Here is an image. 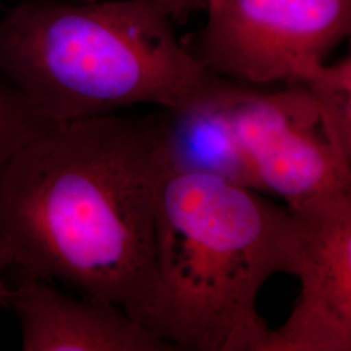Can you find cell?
Wrapping results in <instances>:
<instances>
[{"label": "cell", "mask_w": 351, "mask_h": 351, "mask_svg": "<svg viewBox=\"0 0 351 351\" xmlns=\"http://www.w3.org/2000/svg\"><path fill=\"white\" fill-rule=\"evenodd\" d=\"M228 111L258 191L288 207L351 193L350 163L326 141L303 85L265 93L233 82Z\"/></svg>", "instance_id": "obj_5"}, {"label": "cell", "mask_w": 351, "mask_h": 351, "mask_svg": "<svg viewBox=\"0 0 351 351\" xmlns=\"http://www.w3.org/2000/svg\"><path fill=\"white\" fill-rule=\"evenodd\" d=\"M11 267H13L11 251L0 236V307H4L10 291V287L7 285V272Z\"/></svg>", "instance_id": "obj_12"}, {"label": "cell", "mask_w": 351, "mask_h": 351, "mask_svg": "<svg viewBox=\"0 0 351 351\" xmlns=\"http://www.w3.org/2000/svg\"><path fill=\"white\" fill-rule=\"evenodd\" d=\"M0 77L53 123L178 110L221 80L180 42L160 0H24L0 16Z\"/></svg>", "instance_id": "obj_2"}, {"label": "cell", "mask_w": 351, "mask_h": 351, "mask_svg": "<svg viewBox=\"0 0 351 351\" xmlns=\"http://www.w3.org/2000/svg\"><path fill=\"white\" fill-rule=\"evenodd\" d=\"M172 14L175 21H185L189 14L204 10L206 0H160Z\"/></svg>", "instance_id": "obj_11"}, {"label": "cell", "mask_w": 351, "mask_h": 351, "mask_svg": "<svg viewBox=\"0 0 351 351\" xmlns=\"http://www.w3.org/2000/svg\"><path fill=\"white\" fill-rule=\"evenodd\" d=\"M55 124L0 77V172L27 142Z\"/></svg>", "instance_id": "obj_10"}, {"label": "cell", "mask_w": 351, "mask_h": 351, "mask_svg": "<svg viewBox=\"0 0 351 351\" xmlns=\"http://www.w3.org/2000/svg\"><path fill=\"white\" fill-rule=\"evenodd\" d=\"M314 101L320 128L339 158L351 164V60L315 66L301 82Z\"/></svg>", "instance_id": "obj_9"}, {"label": "cell", "mask_w": 351, "mask_h": 351, "mask_svg": "<svg viewBox=\"0 0 351 351\" xmlns=\"http://www.w3.org/2000/svg\"><path fill=\"white\" fill-rule=\"evenodd\" d=\"M233 82L221 78L198 101L163 110L167 158L171 171L213 176L256 190L228 111Z\"/></svg>", "instance_id": "obj_8"}, {"label": "cell", "mask_w": 351, "mask_h": 351, "mask_svg": "<svg viewBox=\"0 0 351 351\" xmlns=\"http://www.w3.org/2000/svg\"><path fill=\"white\" fill-rule=\"evenodd\" d=\"M168 172L164 112L50 126L0 172V236L13 267L114 304L151 332L155 215Z\"/></svg>", "instance_id": "obj_1"}, {"label": "cell", "mask_w": 351, "mask_h": 351, "mask_svg": "<svg viewBox=\"0 0 351 351\" xmlns=\"http://www.w3.org/2000/svg\"><path fill=\"white\" fill-rule=\"evenodd\" d=\"M4 307L19 322L24 351L173 350L120 307L75 298L25 274L10 287Z\"/></svg>", "instance_id": "obj_7"}, {"label": "cell", "mask_w": 351, "mask_h": 351, "mask_svg": "<svg viewBox=\"0 0 351 351\" xmlns=\"http://www.w3.org/2000/svg\"><path fill=\"white\" fill-rule=\"evenodd\" d=\"M297 228L261 191L213 176L171 171L155 215L160 295L151 332L173 350L264 351L261 289L293 276Z\"/></svg>", "instance_id": "obj_3"}, {"label": "cell", "mask_w": 351, "mask_h": 351, "mask_svg": "<svg viewBox=\"0 0 351 351\" xmlns=\"http://www.w3.org/2000/svg\"><path fill=\"white\" fill-rule=\"evenodd\" d=\"M204 10L193 53L250 86L301 82L351 32V0H206Z\"/></svg>", "instance_id": "obj_4"}, {"label": "cell", "mask_w": 351, "mask_h": 351, "mask_svg": "<svg viewBox=\"0 0 351 351\" xmlns=\"http://www.w3.org/2000/svg\"><path fill=\"white\" fill-rule=\"evenodd\" d=\"M301 293L264 351L351 350V193L288 207Z\"/></svg>", "instance_id": "obj_6"}]
</instances>
